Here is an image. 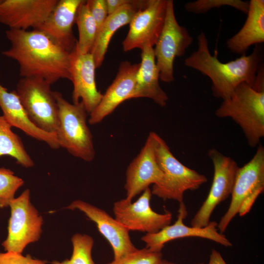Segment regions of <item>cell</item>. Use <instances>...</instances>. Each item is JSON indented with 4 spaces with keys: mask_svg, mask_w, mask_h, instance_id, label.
Returning a JSON list of instances; mask_svg holds the SVG:
<instances>
[{
    "mask_svg": "<svg viewBox=\"0 0 264 264\" xmlns=\"http://www.w3.org/2000/svg\"><path fill=\"white\" fill-rule=\"evenodd\" d=\"M139 65L127 61L121 62L115 79L103 94L99 104L89 114L90 125L100 123L120 104L131 99Z\"/></svg>",
    "mask_w": 264,
    "mask_h": 264,
    "instance_id": "ac0fdd59",
    "label": "cell"
},
{
    "mask_svg": "<svg viewBox=\"0 0 264 264\" xmlns=\"http://www.w3.org/2000/svg\"><path fill=\"white\" fill-rule=\"evenodd\" d=\"M86 2L98 30L109 15L106 0H87Z\"/></svg>",
    "mask_w": 264,
    "mask_h": 264,
    "instance_id": "f546056e",
    "label": "cell"
},
{
    "mask_svg": "<svg viewBox=\"0 0 264 264\" xmlns=\"http://www.w3.org/2000/svg\"><path fill=\"white\" fill-rule=\"evenodd\" d=\"M141 58L131 99L148 98L160 106L164 107L169 98L159 84V71L156 65L154 47L148 46L141 49Z\"/></svg>",
    "mask_w": 264,
    "mask_h": 264,
    "instance_id": "44dd1931",
    "label": "cell"
},
{
    "mask_svg": "<svg viewBox=\"0 0 264 264\" xmlns=\"http://www.w3.org/2000/svg\"><path fill=\"white\" fill-rule=\"evenodd\" d=\"M71 242L73 250L70 259L53 261L52 264H95L91 255L94 241L91 236L77 233L73 235Z\"/></svg>",
    "mask_w": 264,
    "mask_h": 264,
    "instance_id": "484cf974",
    "label": "cell"
},
{
    "mask_svg": "<svg viewBox=\"0 0 264 264\" xmlns=\"http://www.w3.org/2000/svg\"><path fill=\"white\" fill-rule=\"evenodd\" d=\"M58 107L56 134L60 147L73 156L89 162L95 157L92 135L87 123L88 114L82 102L71 104L61 93L53 91Z\"/></svg>",
    "mask_w": 264,
    "mask_h": 264,
    "instance_id": "277c9868",
    "label": "cell"
},
{
    "mask_svg": "<svg viewBox=\"0 0 264 264\" xmlns=\"http://www.w3.org/2000/svg\"><path fill=\"white\" fill-rule=\"evenodd\" d=\"M24 184L22 178L9 169L0 168V208L9 206L16 191Z\"/></svg>",
    "mask_w": 264,
    "mask_h": 264,
    "instance_id": "83f0119b",
    "label": "cell"
},
{
    "mask_svg": "<svg viewBox=\"0 0 264 264\" xmlns=\"http://www.w3.org/2000/svg\"><path fill=\"white\" fill-rule=\"evenodd\" d=\"M51 85L38 77H22L15 90L28 117L40 129L56 134L58 107Z\"/></svg>",
    "mask_w": 264,
    "mask_h": 264,
    "instance_id": "8992f818",
    "label": "cell"
},
{
    "mask_svg": "<svg viewBox=\"0 0 264 264\" xmlns=\"http://www.w3.org/2000/svg\"><path fill=\"white\" fill-rule=\"evenodd\" d=\"M11 128L4 117L0 115V157L9 156L23 167H32L33 160L25 150L21 138L13 132Z\"/></svg>",
    "mask_w": 264,
    "mask_h": 264,
    "instance_id": "cb8c5ba5",
    "label": "cell"
},
{
    "mask_svg": "<svg viewBox=\"0 0 264 264\" xmlns=\"http://www.w3.org/2000/svg\"><path fill=\"white\" fill-rule=\"evenodd\" d=\"M28 189L10 203L8 235L2 243L5 251L22 254L29 243L39 240L43 219L30 201Z\"/></svg>",
    "mask_w": 264,
    "mask_h": 264,
    "instance_id": "ba28073f",
    "label": "cell"
},
{
    "mask_svg": "<svg viewBox=\"0 0 264 264\" xmlns=\"http://www.w3.org/2000/svg\"><path fill=\"white\" fill-rule=\"evenodd\" d=\"M10 47L1 54L16 61L22 77L40 78L50 85L60 79L70 81L71 52L38 29H9Z\"/></svg>",
    "mask_w": 264,
    "mask_h": 264,
    "instance_id": "6da1fadb",
    "label": "cell"
},
{
    "mask_svg": "<svg viewBox=\"0 0 264 264\" xmlns=\"http://www.w3.org/2000/svg\"><path fill=\"white\" fill-rule=\"evenodd\" d=\"M83 0H58L54 9L37 29L40 30L66 51L71 52L77 40L73 26L78 8Z\"/></svg>",
    "mask_w": 264,
    "mask_h": 264,
    "instance_id": "d6986e66",
    "label": "cell"
},
{
    "mask_svg": "<svg viewBox=\"0 0 264 264\" xmlns=\"http://www.w3.org/2000/svg\"><path fill=\"white\" fill-rule=\"evenodd\" d=\"M198 48L184 60L186 66L208 76L212 82L213 96L222 100L228 99L235 89L242 83L251 86L262 64L264 53L259 44L252 52L236 60L222 63L209 51L207 38L203 31L197 37Z\"/></svg>",
    "mask_w": 264,
    "mask_h": 264,
    "instance_id": "7a4b0ae2",
    "label": "cell"
},
{
    "mask_svg": "<svg viewBox=\"0 0 264 264\" xmlns=\"http://www.w3.org/2000/svg\"><path fill=\"white\" fill-rule=\"evenodd\" d=\"M232 7L245 14L249 8V2L241 0H197L186 3L185 9L188 12L197 14H203L211 9L222 6Z\"/></svg>",
    "mask_w": 264,
    "mask_h": 264,
    "instance_id": "4316f807",
    "label": "cell"
},
{
    "mask_svg": "<svg viewBox=\"0 0 264 264\" xmlns=\"http://www.w3.org/2000/svg\"><path fill=\"white\" fill-rule=\"evenodd\" d=\"M132 0H106L108 15H110L125 5L131 2Z\"/></svg>",
    "mask_w": 264,
    "mask_h": 264,
    "instance_id": "d6a6232c",
    "label": "cell"
},
{
    "mask_svg": "<svg viewBox=\"0 0 264 264\" xmlns=\"http://www.w3.org/2000/svg\"><path fill=\"white\" fill-rule=\"evenodd\" d=\"M208 155L213 164L214 177L207 198L192 220L191 226L197 227L207 226L214 209L231 194L239 168L233 158L215 148Z\"/></svg>",
    "mask_w": 264,
    "mask_h": 264,
    "instance_id": "9c48e42d",
    "label": "cell"
},
{
    "mask_svg": "<svg viewBox=\"0 0 264 264\" xmlns=\"http://www.w3.org/2000/svg\"><path fill=\"white\" fill-rule=\"evenodd\" d=\"M0 108L2 116L12 127L19 129L27 135L45 142L51 149L60 148L56 134L45 132L35 126L28 117L15 90L8 91L0 83Z\"/></svg>",
    "mask_w": 264,
    "mask_h": 264,
    "instance_id": "ffe728a7",
    "label": "cell"
},
{
    "mask_svg": "<svg viewBox=\"0 0 264 264\" xmlns=\"http://www.w3.org/2000/svg\"><path fill=\"white\" fill-rule=\"evenodd\" d=\"M177 220L154 233L146 234L141 240L146 244V248L153 252H160L167 242L175 239L196 237L209 239L224 246H231L230 241L222 233L218 231V223L210 222L203 227L188 226L183 223L187 215L186 207L183 202L179 203Z\"/></svg>",
    "mask_w": 264,
    "mask_h": 264,
    "instance_id": "4fadbf2b",
    "label": "cell"
},
{
    "mask_svg": "<svg viewBox=\"0 0 264 264\" xmlns=\"http://www.w3.org/2000/svg\"><path fill=\"white\" fill-rule=\"evenodd\" d=\"M160 264H175L167 261L166 260H162Z\"/></svg>",
    "mask_w": 264,
    "mask_h": 264,
    "instance_id": "d590c367",
    "label": "cell"
},
{
    "mask_svg": "<svg viewBox=\"0 0 264 264\" xmlns=\"http://www.w3.org/2000/svg\"><path fill=\"white\" fill-rule=\"evenodd\" d=\"M193 43V38L187 28L180 25L177 21L173 0H167L163 27L154 48L161 81H174L175 59L184 55Z\"/></svg>",
    "mask_w": 264,
    "mask_h": 264,
    "instance_id": "52a82bcc",
    "label": "cell"
},
{
    "mask_svg": "<svg viewBox=\"0 0 264 264\" xmlns=\"http://www.w3.org/2000/svg\"><path fill=\"white\" fill-rule=\"evenodd\" d=\"M75 23L77 25L79 34L76 49L82 54L90 53L96 37L98 27L86 0H83L79 5Z\"/></svg>",
    "mask_w": 264,
    "mask_h": 264,
    "instance_id": "d4e9b609",
    "label": "cell"
},
{
    "mask_svg": "<svg viewBox=\"0 0 264 264\" xmlns=\"http://www.w3.org/2000/svg\"><path fill=\"white\" fill-rule=\"evenodd\" d=\"M0 264H47L45 261L33 259L30 255L8 252L0 253Z\"/></svg>",
    "mask_w": 264,
    "mask_h": 264,
    "instance_id": "4dcf8cb0",
    "label": "cell"
},
{
    "mask_svg": "<svg viewBox=\"0 0 264 264\" xmlns=\"http://www.w3.org/2000/svg\"><path fill=\"white\" fill-rule=\"evenodd\" d=\"M163 177V172L156 158L153 139L150 133L139 154L127 168L125 198L132 201L133 198L151 184L159 183Z\"/></svg>",
    "mask_w": 264,
    "mask_h": 264,
    "instance_id": "e0dca14e",
    "label": "cell"
},
{
    "mask_svg": "<svg viewBox=\"0 0 264 264\" xmlns=\"http://www.w3.org/2000/svg\"><path fill=\"white\" fill-rule=\"evenodd\" d=\"M58 0H0V22L9 29H38Z\"/></svg>",
    "mask_w": 264,
    "mask_h": 264,
    "instance_id": "5bb4252c",
    "label": "cell"
},
{
    "mask_svg": "<svg viewBox=\"0 0 264 264\" xmlns=\"http://www.w3.org/2000/svg\"><path fill=\"white\" fill-rule=\"evenodd\" d=\"M161 252H153L145 248L118 260H113L108 264H160L162 261Z\"/></svg>",
    "mask_w": 264,
    "mask_h": 264,
    "instance_id": "f1b7e54d",
    "label": "cell"
},
{
    "mask_svg": "<svg viewBox=\"0 0 264 264\" xmlns=\"http://www.w3.org/2000/svg\"><path fill=\"white\" fill-rule=\"evenodd\" d=\"M150 133L153 139L157 162L163 174L162 180L153 185L152 194L164 199L183 202L185 191L198 189L207 181V178L181 163L172 153L166 142L156 132Z\"/></svg>",
    "mask_w": 264,
    "mask_h": 264,
    "instance_id": "5b68a950",
    "label": "cell"
},
{
    "mask_svg": "<svg viewBox=\"0 0 264 264\" xmlns=\"http://www.w3.org/2000/svg\"><path fill=\"white\" fill-rule=\"evenodd\" d=\"M208 264H227L220 254L215 249H213L210 256Z\"/></svg>",
    "mask_w": 264,
    "mask_h": 264,
    "instance_id": "e575fe53",
    "label": "cell"
},
{
    "mask_svg": "<svg viewBox=\"0 0 264 264\" xmlns=\"http://www.w3.org/2000/svg\"><path fill=\"white\" fill-rule=\"evenodd\" d=\"M260 189H264V148L261 144L259 145L251 160L238 169L231 194L230 205L218 224L220 233L225 231L238 213L242 202Z\"/></svg>",
    "mask_w": 264,
    "mask_h": 264,
    "instance_id": "8fae6325",
    "label": "cell"
},
{
    "mask_svg": "<svg viewBox=\"0 0 264 264\" xmlns=\"http://www.w3.org/2000/svg\"><path fill=\"white\" fill-rule=\"evenodd\" d=\"M252 88L258 91H264V72L263 64L257 73Z\"/></svg>",
    "mask_w": 264,
    "mask_h": 264,
    "instance_id": "836d02e7",
    "label": "cell"
},
{
    "mask_svg": "<svg viewBox=\"0 0 264 264\" xmlns=\"http://www.w3.org/2000/svg\"><path fill=\"white\" fill-rule=\"evenodd\" d=\"M66 208L78 209L94 222L99 232L111 245L114 259L118 260L135 251L129 231L105 211L81 200H75Z\"/></svg>",
    "mask_w": 264,
    "mask_h": 264,
    "instance_id": "9a60e30c",
    "label": "cell"
},
{
    "mask_svg": "<svg viewBox=\"0 0 264 264\" xmlns=\"http://www.w3.org/2000/svg\"><path fill=\"white\" fill-rule=\"evenodd\" d=\"M147 3L148 0H132L130 3L108 15L98 30L90 52L94 58L96 68L102 65L110 41L115 32L121 27L130 24L136 14L145 8Z\"/></svg>",
    "mask_w": 264,
    "mask_h": 264,
    "instance_id": "7402d4cb",
    "label": "cell"
},
{
    "mask_svg": "<svg viewBox=\"0 0 264 264\" xmlns=\"http://www.w3.org/2000/svg\"><path fill=\"white\" fill-rule=\"evenodd\" d=\"M152 196L149 187L143 191L135 201L126 198L115 202L113 211L115 219L129 231L154 233L170 224L172 214L166 211L159 214L152 210L150 200Z\"/></svg>",
    "mask_w": 264,
    "mask_h": 264,
    "instance_id": "30bf717a",
    "label": "cell"
},
{
    "mask_svg": "<svg viewBox=\"0 0 264 264\" xmlns=\"http://www.w3.org/2000/svg\"><path fill=\"white\" fill-rule=\"evenodd\" d=\"M94 58L91 53L82 54L76 48L71 52L70 81L73 86V104L83 103L88 114L99 104L103 94L97 88Z\"/></svg>",
    "mask_w": 264,
    "mask_h": 264,
    "instance_id": "2e32d148",
    "label": "cell"
},
{
    "mask_svg": "<svg viewBox=\"0 0 264 264\" xmlns=\"http://www.w3.org/2000/svg\"><path fill=\"white\" fill-rule=\"evenodd\" d=\"M219 118H230L242 130L248 145L257 146L264 136V91L245 83L235 89L215 111Z\"/></svg>",
    "mask_w": 264,
    "mask_h": 264,
    "instance_id": "3957f363",
    "label": "cell"
},
{
    "mask_svg": "<svg viewBox=\"0 0 264 264\" xmlns=\"http://www.w3.org/2000/svg\"><path fill=\"white\" fill-rule=\"evenodd\" d=\"M263 189L256 191L253 194L247 197L242 203L240 206L238 213L242 217L246 215L250 210L253 204L258 196L263 192Z\"/></svg>",
    "mask_w": 264,
    "mask_h": 264,
    "instance_id": "1f68e13d",
    "label": "cell"
},
{
    "mask_svg": "<svg viewBox=\"0 0 264 264\" xmlns=\"http://www.w3.org/2000/svg\"><path fill=\"white\" fill-rule=\"evenodd\" d=\"M242 27L226 43L231 52L241 56L245 55L251 45L264 42V0H251Z\"/></svg>",
    "mask_w": 264,
    "mask_h": 264,
    "instance_id": "603a6c76",
    "label": "cell"
},
{
    "mask_svg": "<svg viewBox=\"0 0 264 264\" xmlns=\"http://www.w3.org/2000/svg\"><path fill=\"white\" fill-rule=\"evenodd\" d=\"M167 0H148L130 22L129 30L122 43L123 50L153 47L163 27Z\"/></svg>",
    "mask_w": 264,
    "mask_h": 264,
    "instance_id": "7c38bea8",
    "label": "cell"
}]
</instances>
